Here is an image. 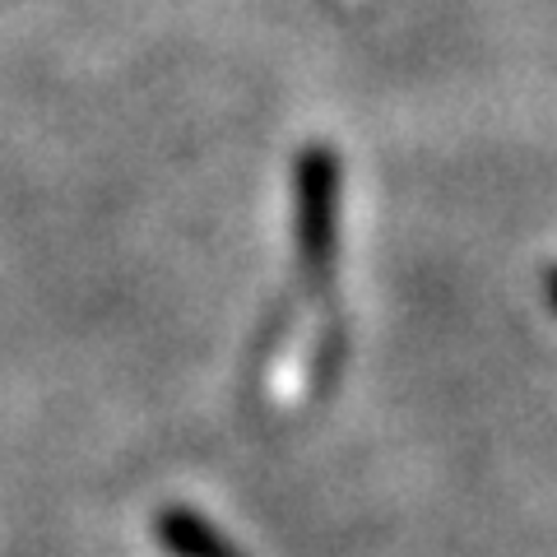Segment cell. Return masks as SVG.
I'll return each mask as SVG.
<instances>
[{"label":"cell","instance_id":"2","mask_svg":"<svg viewBox=\"0 0 557 557\" xmlns=\"http://www.w3.org/2000/svg\"><path fill=\"white\" fill-rule=\"evenodd\" d=\"M159 544L172 557H242L228 534L214 530L200 511H186V507H168L159 516Z\"/></svg>","mask_w":557,"mask_h":557},{"label":"cell","instance_id":"1","mask_svg":"<svg viewBox=\"0 0 557 557\" xmlns=\"http://www.w3.org/2000/svg\"><path fill=\"white\" fill-rule=\"evenodd\" d=\"M298 247L307 274L325 278L339 251V159L311 145L298 159Z\"/></svg>","mask_w":557,"mask_h":557},{"label":"cell","instance_id":"3","mask_svg":"<svg viewBox=\"0 0 557 557\" xmlns=\"http://www.w3.org/2000/svg\"><path fill=\"white\" fill-rule=\"evenodd\" d=\"M548 307H553V311H557V270H553V274H548Z\"/></svg>","mask_w":557,"mask_h":557}]
</instances>
